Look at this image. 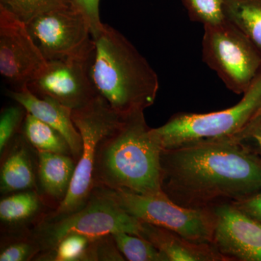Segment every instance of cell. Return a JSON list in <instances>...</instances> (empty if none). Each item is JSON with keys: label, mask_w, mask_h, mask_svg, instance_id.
<instances>
[{"label": "cell", "mask_w": 261, "mask_h": 261, "mask_svg": "<svg viewBox=\"0 0 261 261\" xmlns=\"http://www.w3.org/2000/svg\"><path fill=\"white\" fill-rule=\"evenodd\" d=\"M123 256L128 261H168L148 240L132 233L119 231L112 233Z\"/></svg>", "instance_id": "obj_22"}, {"label": "cell", "mask_w": 261, "mask_h": 261, "mask_svg": "<svg viewBox=\"0 0 261 261\" xmlns=\"http://www.w3.org/2000/svg\"><path fill=\"white\" fill-rule=\"evenodd\" d=\"M140 237L150 242L168 261H228L213 243H195L148 223L142 222Z\"/></svg>", "instance_id": "obj_15"}, {"label": "cell", "mask_w": 261, "mask_h": 261, "mask_svg": "<svg viewBox=\"0 0 261 261\" xmlns=\"http://www.w3.org/2000/svg\"><path fill=\"white\" fill-rule=\"evenodd\" d=\"M88 60L48 61L45 69L27 87L38 97L53 98L70 109L84 107L98 95L89 78Z\"/></svg>", "instance_id": "obj_11"}, {"label": "cell", "mask_w": 261, "mask_h": 261, "mask_svg": "<svg viewBox=\"0 0 261 261\" xmlns=\"http://www.w3.org/2000/svg\"><path fill=\"white\" fill-rule=\"evenodd\" d=\"M162 147L144 111L123 117L120 124L98 145L94 187L148 195L162 193Z\"/></svg>", "instance_id": "obj_2"}, {"label": "cell", "mask_w": 261, "mask_h": 261, "mask_svg": "<svg viewBox=\"0 0 261 261\" xmlns=\"http://www.w3.org/2000/svg\"><path fill=\"white\" fill-rule=\"evenodd\" d=\"M141 226L140 221L126 214L103 189L94 187L80 210L56 219L42 218L31 228V233L44 252L70 233L93 239L119 231L140 236Z\"/></svg>", "instance_id": "obj_5"}, {"label": "cell", "mask_w": 261, "mask_h": 261, "mask_svg": "<svg viewBox=\"0 0 261 261\" xmlns=\"http://www.w3.org/2000/svg\"><path fill=\"white\" fill-rule=\"evenodd\" d=\"M38 152L21 132L13 137L1 155L0 192L3 195L37 190Z\"/></svg>", "instance_id": "obj_13"}, {"label": "cell", "mask_w": 261, "mask_h": 261, "mask_svg": "<svg viewBox=\"0 0 261 261\" xmlns=\"http://www.w3.org/2000/svg\"><path fill=\"white\" fill-rule=\"evenodd\" d=\"M40 252L31 229L2 234L0 261L34 260Z\"/></svg>", "instance_id": "obj_21"}, {"label": "cell", "mask_w": 261, "mask_h": 261, "mask_svg": "<svg viewBox=\"0 0 261 261\" xmlns=\"http://www.w3.org/2000/svg\"><path fill=\"white\" fill-rule=\"evenodd\" d=\"M232 140L241 142L261 159V115H259Z\"/></svg>", "instance_id": "obj_27"}, {"label": "cell", "mask_w": 261, "mask_h": 261, "mask_svg": "<svg viewBox=\"0 0 261 261\" xmlns=\"http://www.w3.org/2000/svg\"><path fill=\"white\" fill-rule=\"evenodd\" d=\"M47 202L37 190H24L4 195L0 201V221L3 232H18L42 220Z\"/></svg>", "instance_id": "obj_17"}, {"label": "cell", "mask_w": 261, "mask_h": 261, "mask_svg": "<svg viewBox=\"0 0 261 261\" xmlns=\"http://www.w3.org/2000/svg\"><path fill=\"white\" fill-rule=\"evenodd\" d=\"M161 188L170 200L212 210L261 191V159L232 139L163 149Z\"/></svg>", "instance_id": "obj_1"}, {"label": "cell", "mask_w": 261, "mask_h": 261, "mask_svg": "<svg viewBox=\"0 0 261 261\" xmlns=\"http://www.w3.org/2000/svg\"><path fill=\"white\" fill-rule=\"evenodd\" d=\"M261 115V70L241 100L232 107L207 113H177L152 128L163 149L232 138Z\"/></svg>", "instance_id": "obj_4"}, {"label": "cell", "mask_w": 261, "mask_h": 261, "mask_svg": "<svg viewBox=\"0 0 261 261\" xmlns=\"http://www.w3.org/2000/svg\"><path fill=\"white\" fill-rule=\"evenodd\" d=\"M93 38L88 72L98 95L122 116L153 105L159 77L135 46L108 24Z\"/></svg>", "instance_id": "obj_3"}, {"label": "cell", "mask_w": 261, "mask_h": 261, "mask_svg": "<svg viewBox=\"0 0 261 261\" xmlns=\"http://www.w3.org/2000/svg\"><path fill=\"white\" fill-rule=\"evenodd\" d=\"M27 27L47 62L87 61L93 51L94 41L88 20L74 5L43 13Z\"/></svg>", "instance_id": "obj_9"}, {"label": "cell", "mask_w": 261, "mask_h": 261, "mask_svg": "<svg viewBox=\"0 0 261 261\" xmlns=\"http://www.w3.org/2000/svg\"><path fill=\"white\" fill-rule=\"evenodd\" d=\"M202 47L203 61L233 93H245L260 71V51L226 18L204 25Z\"/></svg>", "instance_id": "obj_7"}, {"label": "cell", "mask_w": 261, "mask_h": 261, "mask_svg": "<svg viewBox=\"0 0 261 261\" xmlns=\"http://www.w3.org/2000/svg\"><path fill=\"white\" fill-rule=\"evenodd\" d=\"M224 13L261 53V0H225Z\"/></svg>", "instance_id": "obj_18"}, {"label": "cell", "mask_w": 261, "mask_h": 261, "mask_svg": "<svg viewBox=\"0 0 261 261\" xmlns=\"http://www.w3.org/2000/svg\"><path fill=\"white\" fill-rule=\"evenodd\" d=\"M88 20L92 36L96 35L102 28L103 24L99 17V5L100 0H71Z\"/></svg>", "instance_id": "obj_28"}, {"label": "cell", "mask_w": 261, "mask_h": 261, "mask_svg": "<svg viewBox=\"0 0 261 261\" xmlns=\"http://www.w3.org/2000/svg\"><path fill=\"white\" fill-rule=\"evenodd\" d=\"M92 256L93 261L126 260L117 247L112 233L99 237L94 240Z\"/></svg>", "instance_id": "obj_26"}, {"label": "cell", "mask_w": 261, "mask_h": 261, "mask_svg": "<svg viewBox=\"0 0 261 261\" xmlns=\"http://www.w3.org/2000/svg\"><path fill=\"white\" fill-rule=\"evenodd\" d=\"M126 214L141 222L166 228L200 243H212L216 216L208 209H192L173 202L165 195L134 193L102 188Z\"/></svg>", "instance_id": "obj_8"}, {"label": "cell", "mask_w": 261, "mask_h": 261, "mask_svg": "<svg viewBox=\"0 0 261 261\" xmlns=\"http://www.w3.org/2000/svg\"><path fill=\"white\" fill-rule=\"evenodd\" d=\"M27 111L17 102L15 106L4 108L0 115V155L3 154L15 135L21 132Z\"/></svg>", "instance_id": "obj_25"}, {"label": "cell", "mask_w": 261, "mask_h": 261, "mask_svg": "<svg viewBox=\"0 0 261 261\" xmlns=\"http://www.w3.org/2000/svg\"><path fill=\"white\" fill-rule=\"evenodd\" d=\"M37 152L38 192L56 209L68 194L76 163L67 154Z\"/></svg>", "instance_id": "obj_16"}, {"label": "cell", "mask_w": 261, "mask_h": 261, "mask_svg": "<svg viewBox=\"0 0 261 261\" xmlns=\"http://www.w3.org/2000/svg\"><path fill=\"white\" fill-rule=\"evenodd\" d=\"M70 5H73L71 0H0V6L25 24L43 13Z\"/></svg>", "instance_id": "obj_23"}, {"label": "cell", "mask_w": 261, "mask_h": 261, "mask_svg": "<svg viewBox=\"0 0 261 261\" xmlns=\"http://www.w3.org/2000/svg\"><path fill=\"white\" fill-rule=\"evenodd\" d=\"M21 133L37 152L72 156L71 149L61 132L27 113Z\"/></svg>", "instance_id": "obj_19"}, {"label": "cell", "mask_w": 261, "mask_h": 261, "mask_svg": "<svg viewBox=\"0 0 261 261\" xmlns=\"http://www.w3.org/2000/svg\"><path fill=\"white\" fill-rule=\"evenodd\" d=\"M8 97L23 106L27 112L61 132L71 149L75 163L82 153V139L72 120V109L51 97H39L27 86L8 92Z\"/></svg>", "instance_id": "obj_14"}, {"label": "cell", "mask_w": 261, "mask_h": 261, "mask_svg": "<svg viewBox=\"0 0 261 261\" xmlns=\"http://www.w3.org/2000/svg\"><path fill=\"white\" fill-rule=\"evenodd\" d=\"M94 240L80 233H70L62 239L51 250L39 253L34 260L93 261L92 247Z\"/></svg>", "instance_id": "obj_20"}, {"label": "cell", "mask_w": 261, "mask_h": 261, "mask_svg": "<svg viewBox=\"0 0 261 261\" xmlns=\"http://www.w3.org/2000/svg\"><path fill=\"white\" fill-rule=\"evenodd\" d=\"M216 216L213 245L228 261H261V223L231 204L212 209Z\"/></svg>", "instance_id": "obj_12"}, {"label": "cell", "mask_w": 261, "mask_h": 261, "mask_svg": "<svg viewBox=\"0 0 261 261\" xmlns=\"http://www.w3.org/2000/svg\"><path fill=\"white\" fill-rule=\"evenodd\" d=\"M124 116L115 111L99 95L84 107L72 110V120L82 136V155L76 163L66 197L44 218L56 219L73 214L85 205L94 190V166L98 145L120 124Z\"/></svg>", "instance_id": "obj_6"}, {"label": "cell", "mask_w": 261, "mask_h": 261, "mask_svg": "<svg viewBox=\"0 0 261 261\" xmlns=\"http://www.w3.org/2000/svg\"><path fill=\"white\" fill-rule=\"evenodd\" d=\"M47 65L27 24L0 6V73L3 80L13 89H21Z\"/></svg>", "instance_id": "obj_10"}, {"label": "cell", "mask_w": 261, "mask_h": 261, "mask_svg": "<svg viewBox=\"0 0 261 261\" xmlns=\"http://www.w3.org/2000/svg\"><path fill=\"white\" fill-rule=\"evenodd\" d=\"M192 21L204 25L219 23L225 19V0H181Z\"/></svg>", "instance_id": "obj_24"}, {"label": "cell", "mask_w": 261, "mask_h": 261, "mask_svg": "<svg viewBox=\"0 0 261 261\" xmlns=\"http://www.w3.org/2000/svg\"><path fill=\"white\" fill-rule=\"evenodd\" d=\"M231 205L249 217L261 223V191Z\"/></svg>", "instance_id": "obj_29"}]
</instances>
